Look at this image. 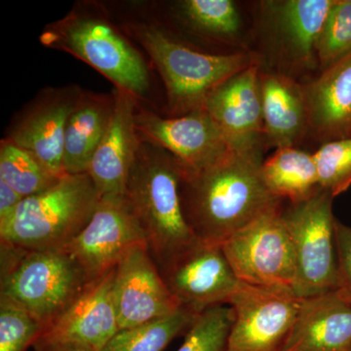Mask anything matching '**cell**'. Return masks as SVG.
Returning a JSON list of instances; mask_svg holds the SVG:
<instances>
[{"label":"cell","instance_id":"6da1fadb","mask_svg":"<svg viewBox=\"0 0 351 351\" xmlns=\"http://www.w3.org/2000/svg\"><path fill=\"white\" fill-rule=\"evenodd\" d=\"M263 156L232 152L205 169H182V211L196 239L223 245L254 219L281 206L282 200L263 181Z\"/></svg>","mask_w":351,"mask_h":351},{"label":"cell","instance_id":"7a4b0ae2","mask_svg":"<svg viewBox=\"0 0 351 351\" xmlns=\"http://www.w3.org/2000/svg\"><path fill=\"white\" fill-rule=\"evenodd\" d=\"M182 175L181 165L169 152L140 138L124 198L159 270L198 240L182 211Z\"/></svg>","mask_w":351,"mask_h":351},{"label":"cell","instance_id":"3957f363","mask_svg":"<svg viewBox=\"0 0 351 351\" xmlns=\"http://www.w3.org/2000/svg\"><path fill=\"white\" fill-rule=\"evenodd\" d=\"M126 29L162 77L170 117L202 108L221 83L256 63L245 53L207 54L191 49L149 23H131Z\"/></svg>","mask_w":351,"mask_h":351},{"label":"cell","instance_id":"277c9868","mask_svg":"<svg viewBox=\"0 0 351 351\" xmlns=\"http://www.w3.org/2000/svg\"><path fill=\"white\" fill-rule=\"evenodd\" d=\"M100 200L88 173L64 175L22 200L12 218L0 226V241L25 250L63 249L87 225Z\"/></svg>","mask_w":351,"mask_h":351},{"label":"cell","instance_id":"5b68a950","mask_svg":"<svg viewBox=\"0 0 351 351\" xmlns=\"http://www.w3.org/2000/svg\"><path fill=\"white\" fill-rule=\"evenodd\" d=\"M45 47L68 53L108 78L115 89L144 98L149 73L140 52L100 12L75 8L43 29Z\"/></svg>","mask_w":351,"mask_h":351},{"label":"cell","instance_id":"8992f818","mask_svg":"<svg viewBox=\"0 0 351 351\" xmlns=\"http://www.w3.org/2000/svg\"><path fill=\"white\" fill-rule=\"evenodd\" d=\"M89 283L63 249L34 251L1 243L0 297L19 304L43 326L59 317Z\"/></svg>","mask_w":351,"mask_h":351},{"label":"cell","instance_id":"52a82bcc","mask_svg":"<svg viewBox=\"0 0 351 351\" xmlns=\"http://www.w3.org/2000/svg\"><path fill=\"white\" fill-rule=\"evenodd\" d=\"M334 197L320 189L308 199L290 203L282 210V219L294 248L295 285L294 294L301 299L338 290Z\"/></svg>","mask_w":351,"mask_h":351},{"label":"cell","instance_id":"ba28073f","mask_svg":"<svg viewBox=\"0 0 351 351\" xmlns=\"http://www.w3.org/2000/svg\"><path fill=\"white\" fill-rule=\"evenodd\" d=\"M281 213V206L270 210L235 232L221 247L241 282L294 294V248Z\"/></svg>","mask_w":351,"mask_h":351},{"label":"cell","instance_id":"9c48e42d","mask_svg":"<svg viewBox=\"0 0 351 351\" xmlns=\"http://www.w3.org/2000/svg\"><path fill=\"white\" fill-rule=\"evenodd\" d=\"M233 323L226 351H282L302 304L293 293L240 281L228 302Z\"/></svg>","mask_w":351,"mask_h":351},{"label":"cell","instance_id":"30bf717a","mask_svg":"<svg viewBox=\"0 0 351 351\" xmlns=\"http://www.w3.org/2000/svg\"><path fill=\"white\" fill-rule=\"evenodd\" d=\"M135 124L138 137L169 152L184 171L205 169L233 152L204 108L182 117H163L137 108Z\"/></svg>","mask_w":351,"mask_h":351},{"label":"cell","instance_id":"8fae6325","mask_svg":"<svg viewBox=\"0 0 351 351\" xmlns=\"http://www.w3.org/2000/svg\"><path fill=\"white\" fill-rule=\"evenodd\" d=\"M335 0H269L261 27L270 52L288 71L318 66V38Z\"/></svg>","mask_w":351,"mask_h":351},{"label":"cell","instance_id":"7c38bea8","mask_svg":"<svg viewBox=\"0 0 351 351\" xmlns=\"http://www.w3.org/2000/svg\"><path fill=\"white\" fill-rule=\"evenodd\" d=\"M159 271L182 308L195 314L228 304L240 283L221 245L199 240Z\"/></svg>","mask_w":351,"mask_h":351},{"label":"cell","instance_id":"4fadbf2b","mask_svg":"<svg viewBox=\"0 0 351 351\" xmlns=\"http://www.w3.org/2000/svg\"><path fill=\"white\" fill-rule=\"evenodd\" d=\"M140 243H147L145 233L125 198L104 197L87 225L63 250L91 282L113 269L127 251Z\"/></svg>","mask_w":351,"mask_h":351},{"label":"cell","instance_id":"5bb4252c","mask_svg":"<svg viewBox=\"0 0 351 351\" xmlns=\"http://www.w3.org/2000/svg\"><path fill=\"white\" fill-rule=\"evenodd\" d=\"M114 269L88 283L77 299L44 328L32 346L34 351H54L69 346L103 350L119 331L112 293Z\"/></svg>","mask_w":351,"mask_h":351},{"label":"cell","instance_id":"9a60e30c","mask_svg":"<svg viewBox=\"0 0 351 351\" xmlns=\"http://www.w3.org/2000/svg\"><path fill=\"white\" fill-rule=\"evenodd\" d=\"M112 293L119 330L141 326L182 308L147 243L132 247L115 265Z\"/></svg>","mask_w":351,"mask_h":351},{"label":"cell","instance_id":"2e32d148","mask_svg":"<svg viewBox=\"0 0 351 351\" xmlns=\"http://www.w3.org/2000/svg\"><path fill=\"white\" fill-rule=\"evenodd\" d=\"M260 66L251 64L207 97L204 108L233 152L263 156V122Z\"/></svg>","mask_w":351,"mask_h":351},{"label":"cell","instance_id":"e0dca14e","mask_svg":"<svg viewBox=\"0 0 351 351\" xmlns=\"http://www.w3.org/2000/svg\"><path fill=\"white\" fill-rule=\"evenodd\" d=\"M82 90L75 85L43 90L11 124L6 138L32 152L57 177L64 175V132Z\"/></svg>","mask_w":351,"mask_h":351},{"label":"cell","instance_id":"ac0fdd59","mask_svg":"<svg viewBox=\"0 0 351 351\" xmlns=\"http://www.w3.org/2000/svg\"><path fill=\"white\" fill-rule=\"evenodd\" d=\"M112 94L114 110L112 119L87 172L101 198L124 197L127 180L140 143L135 124L138 99L115 88Z\"/></svg>","mask_w":351,"mask_h":351},{"label":"cell","instance_id":"d6986e66","mask_svg":"<svg viewBox=\"0 0 351 351\" xmlns=\"http://www.w3.org/2000/svg\"><path fill=\"white\" fill-rule=\"evenodd\" d=\"M351 304L339 290L302 299L282 351H350Z\"/></svg>","mask_w":351,"mask_h":351},{"label":"cell","instance_id":"ffe728a7","mask_svg":"<svg viewBox=\"0 0 351 351\" xmlns=\"http://www.w3.org/2000/svg\"><path fill=\"white\" fill-rule=\"evenodd\" d=\"M263 140L267 147H297L309 133L304 86L280 71L260 73Z\"/></svg>","mask_w":351,"mask_h":351},{"label":"cell","instance_id":"44dd1931","mask_svg":"<svg viewBox=\"0 0 351 351\" xmlns=\"http://www.w3.org/2000/svg\"><path fill=\"white\" fill-rule=\"evenodd\" d=\"M309 133L321 144L351 138V56L304 86Z\"/></svg>","mask_w":351,"mask_h":351},{"label":"cell","instance_id":"7402d4cb","mask_svg":"<svg viewBox=\"0 0 351 351\" xmlns=\"http://www.w3.org/2000/svg\"><path fill=\"white\" fill-rule=\"evenodd\" d=\"M114 96L82 90L64 132L63 166L66 175L88 172L95 152L107 131Z\"/></svg>","mask_w":351,"mask_h":351},{"label":"cell","instance_id":"603a6c76","mask_svg":"<svg viewBox=\"0 0 351 351\" xmlns=\"http://www.w3.org/2000/svg\"><path fill=\"white\" fill-rule=\"evenodd\" d=\"M263 181L269 193L291 203L308 199L320 191L313 154L298 147H281L261 167Z\"/></svg>","mask_w":351,"mask_h":351},{"label":"cell","instance_id":"cb8c5ba5","mask_svg":"<svg viewBox=\"0 0 351 351\" xmlns=\"http://www.w3.org/2000/svg\"><path fill=\"white\" fill-rule=\"evenodd\" d=\"M175 6L179 17L198 34L232 40L241 32V15L232 0H182Z\"/></svg>","mask_w":351,"mask_h":351},{"label":"cell","instance_id":"d4e9b609","mask_svg":"<svg viewBox=\"0 0 351 351\" xmlns=\"http://www.w3.org/2000/svg\"><path fill=\"white\" fill-rule=\"evenodd\" d=\"M196 315L180 308L141 326L119 330L101 351H163L176 337L186 332Z\"/></svg>","mask_w":351,"mask_h":351},{"label":"cell","instance_id":"484cf974","mask_svg":"<svg viewBox=\"0 0 351 351\" xmlns=\"http://www.w3.org/2000/svg\"><path fill=\"white\" fill-rule=\"evenodd\" d=\"M38 157L8 138L0 143V180L23 197L38 195L59 181Z\"/></svg>","mask_w":351,"mask_h":351},{"label":"cell","instance_id":"4316f807","mask_svg":"<svg viewBox=\"0 0 351 351\" xmlns=\"http://www.w3.org/2000/svg\"><path fill=\"white\" fill-rule=\"evenodd\" d=\"M321 71L351 56V0H335L318 38Z\"/></svg>","mask_w":351,"mask_h":351},{"label":"cell","instance_id":"83f0119b","mask_svg":"<svg viewBox=\"0 0 351 351\" xmlns=\"http://www.w3.org/2000/svg\"><path fill=\"white\" fill-rule=\"evenodd\" d=\"M233 323L232 306L209 307L198 313L177 351H226Z\"/></svg>","mask_w":351,"mask_h":351},{"label":"cell","instance_id":"f1b7e54d","mask_svg":"<svg viewBox=\"0 0 351 351\" xmlns=\"http://www.w3.org/2000/svg\"><path fill=\"white\" fill-rule=\"evenodd\" d=\"M318 182L332 197L351 186V138L321 144L313 154Z\"/></svg>","mask_w":351,"mask_h":351},{"label":"cell","instance_id":"f546056e","mask_svg":"<svg viewBox=\"0 0 351 351\" xmlns=\"http://www.w3.org/2000/svg\"><path fill=\"white\" fill-rule=\"evenodd\" d=\"M43 326L19 304L0 297V351H25Z\"/></svg>","mask_w":351,"mask_h":351},{"label":"cell","instance_id":"4dcf8cb0","mask_svg":"<svg viewBox=\"0 0 351 351\" xmlns=\"http://www.w3.org/2000/svg\"><path fill=\"white\" fill-rule=\"evenodd\" d=\"M335 233L338 253V290L351 304V228L336 219Z\"/></svg>","mask_w":351,"mask_h":351},{"label":"cell","instance_id":"1f68e13d","mask_svg":"<svg viewBox=\"0 0 351 351\" xmlns=\"http://www.w3.org/2000/svg\"><path fill=\"white\" fill-rule=\"evenodd\" d=\"M23 199L24 197L20 193L0 180V226L12 218Z\"/></svg>","mask_w":351,"mask_h":351},{"label":"cell","instance_id":"d6a6232c","mask_svg":"<svg viewBox=\"0 0 351 351\" xmlns=\"http://www.w3.org/2000/svg\"><path fill=\"white\" fill-rule=\"evenodd\" d=\"M54 351H93L90 350V348H84V346H64V348H58V350Z\"/></svg>","mask_w":351,"mask_h":351},{"label":"cell","instance_id":"836d02e7","mask_svg":"<svg viewBox=\"0 0 351 351\" xmlns=\"http://www.w3.org/2000/svg\"><path fill=\"white\" fill-rule=\"evenodd\" d=\"M351 351V350H350Z\"/></svg>","mask_w":351,"mask_h":351}]
</instances>
